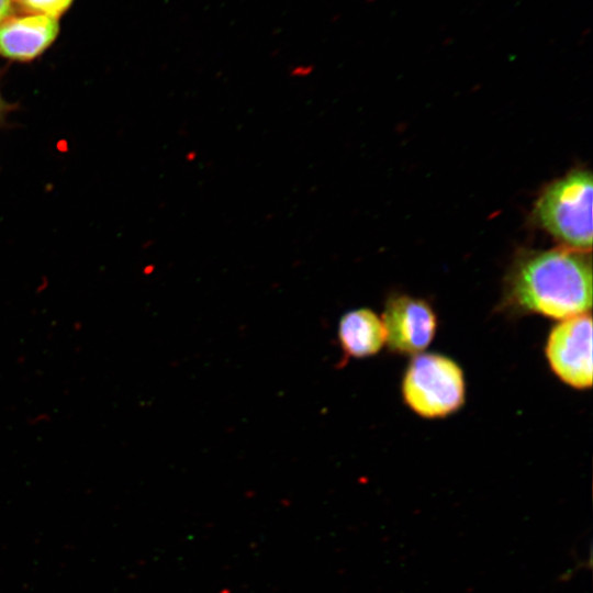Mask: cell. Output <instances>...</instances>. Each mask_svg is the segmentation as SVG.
<instances>
[{
  "label": "cell",
  "instance_id": "2",
  "mask_svg": "<svg viewBox=\"0 0 593 593\" xmlns=\"http://www.w3.org/2000/svg\"><path fill=\"white\" fill-rule=\"evenodd\" d=\"M592 175L574 169L549 183L538 198L534 214L539 225L563 247L592 248Z\"/></svg>",
  "mask_w": 593,
  "mask_h": 593
},
{
  "label": "cell",
  "instance_id": "5",
  "mask_svg": "<svg viewBox=\"0 0 593 593\" xmlns=\"http://www.w3.org/2000/svg\"><path fill=\"white\" fill-rule=\"evenodd\" d=\"M385 344L393 353L417 355L433 342L437 329V317L424 300L409 295H392L382 314Z\"/></svg>",
  "mask_w": 593,
  "mask_h": 593
},
{
  "label": "cell",
  "instance_id": "1",
  "mask_svg": "<svg viewBox=\"0 0 593 593\" xmlns=\"http://www.w3.org/2000/svg\"><path fill=\"white\" fill-rule=\"evenodd\" d=\"M506 296L507 302L522 312L556 320L590 312V251L562 246L522 253L507 277Z\"/></svg>",
  "mask_w": 593,
  "mask_h": 593
},
{
  "label": "cell",
  "instance_id": "6",
  "mask_svg": "<svg viewBox=\"0 0 593 593\" xmlns=\"http://www.w3.org/2000/svg\"><path fill=\"white\" fill-rule=\"evenodd\" d=\"M57 19L45 15L9 16L0 22V55L19 61L40 56L58 34Z\"/></svg>",
  "mask_w": 593,
  "mask_h": 593
},
{
  "label": "cell",
  "instance_id": "8",
  "mask_svg": "<svg viewBox=\"0 0 593 593\" xmlns=\"http://www.w3.org/2000/svg\"><path fill=\"white\" fill-rule=\"evenodd\" d=\"M23 11L35 15H45L57 19L65 12L72 0H11Z\"/></svg>",
  "mask_w": 593,
  "mask_h": 593
},
{
  "label": "cell",
  "instance_id": "10",
  "mask_svg": "<svg viewBox=\"0 0 593 593\" xmlns=\"http://www.w3.org/2000/svg\"><path fill=\"white\" fill-rule=\"evenodd\" d=\"M8 111H9L8 104L0 94V124L3 122Z\"/></svg>",
  "mask_w": 593,
  "mask_h": 593
},
{
  "label": "cell",
  "instance_id": "9",
  "mask_svg": "<svg viewBox=\"0 0 593 593\" xmlns=\"http://www.w3.org/2000/svg\"><path fill=\"white\" fill-rule=\"evenodd\" d=\"M13 7L11 0H0V22L12 15Z\"/></svg>",
  "mask_w": 593,
  "mask_h": 593
},
{
  "label": "cell",
  "instance_id": "4",
  "mask_svg": "<svg viewBox=\"0 0 593 593\" xmlns=\"http://www.w3.org/2000/svg\"><path fill=\"white\" fill-rule=\"evenodd\" d=\"M546 358L552 372L575 389L592 385V317L590 312L561 320L546 343Z\"/></svg>",
  "mask_w": 593,
  "mask_h": 593
},
{
  "label": "cell",
  "instance_id": "7",
  "mask_svg": "<svg viewBox=\"0 0 593 593\" xmlns=\"http://www.w3.org/2000/svg\"><path fill=\"white\" fill-rule=\"evenodd\" d=\"M385 339L382 320L369 309L349 311L339 321L338 340L348 357L373 356L383 347Z\"/></svg>",
  "mask_w": 593,
  "mask_h": 593
},
{
  "label": "cell",
  "instance_id": "3",
  "mask_svg": "<svg viewBox=\"0 0 593 593\" xmlns=\"http://www.w3.org/2000/svg\"><path fill=\"white\" fill-rule=\"evenodd\" d=\"M402 395L406 405L417 415L425 418L446 417L465 403L462 369L444 355H414L404 372Z\"/></svg>",
  "mask_w": 593,
  "mask_h": 593
}]
</instances>
